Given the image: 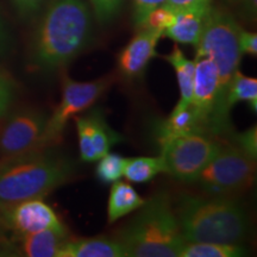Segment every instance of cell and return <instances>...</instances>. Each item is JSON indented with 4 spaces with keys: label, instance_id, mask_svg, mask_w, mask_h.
Segmentation results:
<instances>
[{
    "label": "cell",
    "instance_id": "15",
    "mask_svg": "<svg viewBox=\"0 0 257 257\" xmlns=\"http://www.w3.org/2000/svg\"><path fill=\"white\" fill-rule=\"evenodd\" d=\"M69 237L67 229L43 230L18 237L22 256L59 257L62 245Z\"/></svg>",
    "mask_w": 257,
    "mask_h": 257
},
{
    "label": "cell",
    "instance_id": "21",
    "mask_svg": "<svg viewBox=\"0 0 257 257\" xmlns=\"http://www.w3.org/2000/svg\"><path fill=\"white\" fill-rule=\"evenodd\" d=\"M237 102H246L253 112L257 110V79L237 72L231 79L226 93V108L230 112Z\"/></svg>",
    "mask_w": 257,
    "mask_h": 257
},
{
    "label": "cell",
    "instance_id": "11",
    "mask_svg": "<svg viewBox=\"0 0 257 257\" xmlns=\"http://www.w3.org/2000/svg\"><path fill=\"white\" fill-rule=\"evenodd\" d=\"M0 219L17 236L40 232L43 230H64L56 212L43 199H29L9 207L0 208Z\"/></svg>",
    "mask_w": 257,
    "mask_h": 257
},
{
    "label": "cell",
    "instance_id": "13",
    "mask_svg": "<svg viewBox=\"0 0 257 257\" xmlns=\"http://www.w3.org/2000/svg\"><path fill=\"white\" fill-rule=\"evenodd\" d=\"M212 6V5H211ZM208 8H191L175 11V17L169 28L163 31L162 37H168L175 43L197 47L204 31Z\"/></svg>",
    "mask_w": 257,
    "mask_h": 257
},
{
    "label": "cell",
    "instance_id": "1",
    "mask_svg": "<svg viewBox=\"0 0 257 257\" xmlns=\"http://www.w3.org/2000/svg\"><path fill=\"white\" fill-rule=\"evenodd\" d=\"M92 16L85 0H53L32 41L30 62L41 72H55L87 47Z\"/></svg>",
    "mask_w": 257,
    "mask_h": 257
},
{
    "label": "cell",
    "instance_id": "5",
    "mask_svg": "<svg viewBox=\"0 0 257 257\" xmlns=\"http://www.w3.org/2000/svg\"><path fill=\"white\" fill-rule=\"evenodd\" d=\"M240 27L229 12L211 6L206 24L199 41L197 56H207L216 64L219 86V114L230 130V112L226 108V93L231 79L239 70L242 53L238 44Z\"/></svg>",
    "mask_w": 257,
    "mask_h": 257
},
{
    "label": "cell",
    "instance_id": "18",
    "mask_svg": "<svg viewBox=\"0 0 257 257\" xmlns=\"http://www.w3.org/2000/svg\"><path fill=\"white\" fill-rule=\"evenodd\" d=\"M165 60L173 67L176 79H178L180 100L176 106H180V107L189 106L192 100L193 86H194L195 61L186 57L184 51L178 46H174L168 55L165 56Z\"/></svg>",
    "mask_w": 257,
    "mask_h": 257
},
{
    "label": "cell",
    "instance_id": "30",
    "mask_svg": "<svg viewBox=\"0 0 257 257\" xmlns=\"http://www.w3.org/2000/svg\"><path fill=\"white\" fill-rule=\"evenodd\" d=\"M238 44L242 55L256 56L257 55V35L256 32L246 31L240 28L238 32Z\"/></svg>",
    "mask_w": 257,
    "mask_h": 257
},
{
    "label": "cell",
    "instance_id": "12",
    "mask_svg": "<svg viewBox=\"0 0 257 257\" xmlns=\"http://www.w3.org/2000/svg\"><path fill=\"white\" fill-rule=\"evenodd\" d=\"M162 32L149 28H140V31L117 55V73L130 81L140 79L148 64L156 56V46Z\"/></svg>",
    "mask_w": 257,
    "mask_h": 257
},
{
    "label": "cell",
    "instance_id": "20",
    "mask_svg": "<svg viewBox=\"0 0 257 257\" xmlns=\"http://www.w3.org/2000/svg\"><path fill=\"white\" fill-rule=\"evenodd\" d=\"M161 173H167L162 157L142 156L126 160L123 176L133 184H147Z\"/></svg>",
    "mask_w": 257,
    "mask_h": 257
},
{
    "label": "cell",
    "instance_id": "29",
    "mask_svg": "<svg viewBox=\"0 0 257 257\" xmlns=\"http://www.w3.org/2000/svg\"><path fill=\"white\" fill-rule=\"evenodd\" d=\"M233 143L237 144L240 149L256 159L257 156V130L256 126L250 127L244 133L237 134L233 136Z\"/></svg>",
    "mask_w": 257,
    "mask_h": 257
},
{
    "label": "cell",
    "instance_id": "2",
    "mask_svg": "<svg viewBox=\"0 0 257 257\" xmlns=\"http://www.w3.org/2000/svg\"><path fill=\"white\" fill-rule=\"evenodd\" d=\"M173 206L185 242L240 244L248 234V214L234 198L182 192Z\"/></svg>",
    "mask_w": 257,
    "mask_h": 257
},
{
    "label": "cell",
    "instance_id": "4",
    "mask_svg": "<svg viewBox=\"0 0 257 257\" xmlns=\"http://www.w3.org/2000/svg\"><path fill=\"white\" fill-rule=\"evenodd\" d=\"M113 237L124 246L126 257H179L185 244L167 192H157L144 201Z\"/></svg>",
    "mask_w": 257,
    "mask_h": 257
},
{
    "label": "cell",
    "instance_id": "8",
    "mask_svg": "<svg viewBox=\"0 0 257 257\" xmlns=\"http://www.w3.org/2000/svg\"><path fill=\"white\" fill-rule=\"evenodd\" d=\"M167 174L181 182L193 184L204 167L219 150V140L205 134H189L157 141Z\"/></svg>",
    "mask_w": 257,
    "mask_h": 257
},
{
    "label": "cell",
    "instance_id": "36",
    "mask_svg": "<svg viewBox=\"0 0 257 257\" xmlns=\"http://www.w3.org/2000/svg\"><path fill=\"white\" fill-rule=\"evenodd\" d=\"M3 229H4V225H3V223H2V219H0V233L4 232V231H3Z\"/></svg>",
    "mask_w": 257,
    "mask_h": 257
},
{
    "label": "cell",
    "instance_id": "19",
    "mask_svg": "<svg viewBox=\"0 0 257 257\" xmlns=\"http://www.w3.org/2000/svg\"><path fill=\"white\" fill-rule=\"evenodd\" d=\"M88 120L89 134H91V140L93 148L96 155V159H100L111 150V148L119 143L121 141L120 135L115 133L113 128L106 121V118L100 108H94V110L86 113ZM96 160V161H98Z\"/></svg>",
    "mask_w": 257,
    "mask_h": 257
},
{
    "label": "cell",
    "instance_id": "3",
    "mask_svg": "<svg viewBox=\"0 0 257 257\" xmlns=\"http://www.w3.org/2000/svg\"><path fill=\"white\" fill-rule=\"evenodd\" d=\"M75 175V165L47 149L0 161V208L43 199Z\"/></svg>",
    "mask_w": 257,
    "mask_h": 257
},
{
    "label": "cell",
    "instance_id": "23",
    "mask_svg": "<svg viewBox=\"0 0 257 257\" xmlns=\"http://www.w3.org/2000/svg\"><path fill=\"white\" fill-rule=\"evenodd\" d=\"M126 157L119 154L108 152L98 160V165L95 167V176L101 184L110 185L120 180L124 175Z\"/></svg>",
    "mask_w": 257,
    "mask_h": 257
},
{
    "label": "cell",
    "instance_id": "16",
    "mask_svg": "<svg viewBox=\"0 0 257 257\" xmlns=\"http://www.w3.org/2000/svg\"><path fill=\"white\" fill-rule=\"evenodd\" d=\"M189 134L210 135L204 125L201 124L200 119L198 118L197 113L193 110L191 105L186 106V107L175 106V108L168 117L162 120H159L155 125V135L157 141Z\"/></svg>",
    "mask_w": 257,
    "mask_h": 257
},
{
    "label": "cell",
    "instance_id": "35",
    "mask_svg": "<svg viewBox=\"0 0 257 257\" xmlns=\"http://www.w3.org/2000/svg\"><path fill=\"white\" fill-rule=\"evenodd\" d=\"M6 46V32L4 28V23H3L2 18H0V54L3 53Z\"/></svg>",
    "mask_w": 257,
    "mask_h": 257
},
{
    "label": "cell",
    "instance_id": "28",
    "mask_svg": "<svg viewBox=\"0 0 257 257\" xmlns=\"http://www.w3.org/2000/svg\"><path fill=\"white\" fill-rule=\"evenodd\" d=\"M15 83L8 74L0 70V117L6 114L14 101Z\"/></svg>",
    "mask_w": 257,
    "mask_h": 257
},
{
    "label": "cell",
    "instance_id": "33",
    "mask_svg": "<svg viewBox=\"0 0 257 257\" xmlns=\"http://www.w3.org/2000/svg\"><path fill=\"white\" fill-rule=\"evenodd\" d=\"M166 5L178 11L191 8H208L212 5V0H167Z\"/></svg>",
    "mask_w": 257,
    "mask_h": 257
},
{
    "label": "cell",
    "instance_id": "17",
    "mask_svg": "<svg viewBox=\"0 0 257 257\" xmlns=\"http://www.w3.org/2000/svg\"><path fill=\"white\" fill-rule=\"evenodd\" d=\"M144 199L128 182L118 180L112 184L107 202V221L113 224L120 218L142 207Z\"/></svg>",
    "mask_w": 257,
    "mask_h": 257
},
{
    "label": "cell",
    "instance_id": "24",
    "mask_svg": "<svg viewBox=\"0 0 257 257\" xmlns=\"http://www.w3.org/2000/svg\"><path fill=\"white\" fill-rule=\"evenodd\" d=\"M74 119H75L76 134H78L80 157L83 162H95L98 159H96L94 148L92 144L87 117H86V114H78L74 117Z\"/></svg>",
    "mask_w": 257,
    "mask_h": 257
},
{
    "label": "cell",
    "instance_id": "6",
    "mask_svg": "<svg viewBox=\"0 0 257 257\" xmlns=\"http://www.w3.org/2000/svg\"><path fill=\"white\" fill-rule=\"evenodd\" d=\"M256 159L232 143H221L219 150L204 167L193 184L202 194L234 198L255 182Z\"/></svg>",
    "mask_w": 257,
    "mask_h": 257
},
{
    "label": "cell",
    "instance_id": "22",
    "mask_svg": "<svg viewBox=\"0 0 257 257\" xmlns=\"http://www.w3.org/2000/svg\"><path fill=\"white\" fill-rule=\"evenodd\" d=\"M245 252L240 244L185 242L179 257H240Z\"/></svg>",
    "mask_w": 257,
    "mask_h": 257
},
{
    "label": "cell",
    "instance_id": "7",
    "mask_svg": "<svg viewBox=\"0 0 257 257\" xmlns=\"http://www.w3.org/2000/svg\"><path fill=\"white\" fill-rule=\"evenodd\" d=\"M114 81V74H108L93 81H76L64 74L62 96L53 114L47 119L42 136V149H48L59 143L68 121L91 108Z\"/></svg>",
    "mask_w": 257,
    "mask_h": 257
},
{
    "label": "cell",
    "instance_id": "9",
    "mask_svg": "<svg viewBox=\"0 0 257 257\" xmlns=\"http://www.w3.org/2000/svg\"><path fill=\"white\" fill-rule=\"evenodd\" d=\"M191 106L211 136L229 131L219 114V86L216 64L207 56H195V75Z\"/></svg>",
    "mask_w": 257,
    "mask_h": 257
},
{
    "label": "cell",
    "instance_id": "26",
    "mask_svg": "<svg viewBox=\"0 0 257 257\" xmlns=\"http://www.w3.org/2000/svg\"><path fill=\"white\" fill-rule=\"evenodd\" d=\"M124 0H91L96 21L101 24L111 22L123 6Z\"/></svg>",
    "mask_w": 257,
    "mask_h": 257
},
{
    "label": "cell",
    "instance_id": "32",
    "mask_svg": "<svg viewBox=\"0 0 257 257\" xmlns=\"http://www.w3.org/2000/svg\"><path fill=\"white\" fill-rule=\"evenodd\" d=\"M22 256L21 248L16 240L6 237L4 232L0 233V257Z\"/></svg>",
    "mask_w": 257,
    "mask_h": 257
},
{
    "label": "cell",
    "instance_id": "31",
    "mask_svg": "<svg viewBox=\"0 0 257 257\" xmlns=\"http://www.w3.org/2000/svg\"><path fill=\"white\" fill-rule=\"evenodd\" d=\"M19 16L29 18L36 15L46 0H11Z\"/></svg>",
    "mask_w": 257,
    "mask_h": 257
},
{
    "label": "cell",
    "instance_id": "14",
    "mask_svg": "<svg viewBox=\"0 0 257 257\" xmlns=\"http://www.w3.org/2000/svg\"><path fill=\"white\" fill-rule=\"evenodd\" d=\"M59 257H126L124 246L113 236L68 237Z\"/></svg>",
    "mask_w": 257,
    "mask_h": 257
},
{
    "label": "cell",
    "instance_id": "27",
    "mask_svg": "<svg viewBox=\"0 0 257 257\" xmlns=\"http://www.w3.org/2000/svg\"><path fill=\"white\" fill-rule=\"evenodd\" d=\"M133 3V19L135 27L140 29L146 21L147 16L154 9L165 5L167 0H131Z\"/></svg>",
    "mask_w": 257,
    "mask_h": 257
},
{
    "label": "cell",
    "instance_id": "25",
    "mask_svg": "<svg viewBox=\"0 0 257 257\" xmlns=\"http://www.w3.org/2000/svg\"><path fill=\"white\" fill-rule=\"evenodd\" d=\"M175 17V10L169 8L168 5H161L159 8L154 9L149 15L147 16L146 21L141 28H149L154 30L163 31L170 27Z\"/></svg>",
    "mask_w": 257,
    "mask_h": 257
},
{
    "label": "cell",
    "instance_id": "34",
    "mask_svg": "<svg viewBox=\"0 0 257 257\" xmlns=\"http://www.w3.org/2000/svg\"><path fill=\"white\" fill-rule=\"evenodd\" d=\"M242 2V8L244 14L249 16L250 18L255 17L256 10H257V2L256 0H240Z\"/></svg>",
    "mask_w": 257,
    "mask_h": 257
},
{
    "label": "cell",
    "instance_id": "10",
    "mask_svg": "<svg viewBox=\"0 0 257 257\" xmlns=\"http://www.w3.org/2000/svg\"><path fill=\"white\" fill-rule=\"evenodd\" d=\"M43 112L21 110L9 117L0 128V157L10 160L42 150V136L47 124Z\"/></svg>",
    "mask_w": 257,
    "mask_h": 257
}]
</instances>
